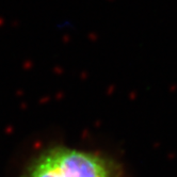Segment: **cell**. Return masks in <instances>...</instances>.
I'll use <instances>...</instances> for the list:
<instances>
[{
  "instance_id": "6da1fadb",
  "label": "cell",
  "mask_w": 177,
  "mask_h": 177,
  "mask_svg": "<svg viewBox=\"0 0 177 177\" xmlns=\"http://www.w3.org/2000/svg\"><path fill=\"white\" fill-rule=\"evenodd\" d=\"M112 158L95 152L55 145L44 150L26 167L24 177H121Z\"/></svg>"
}]
</instances>
